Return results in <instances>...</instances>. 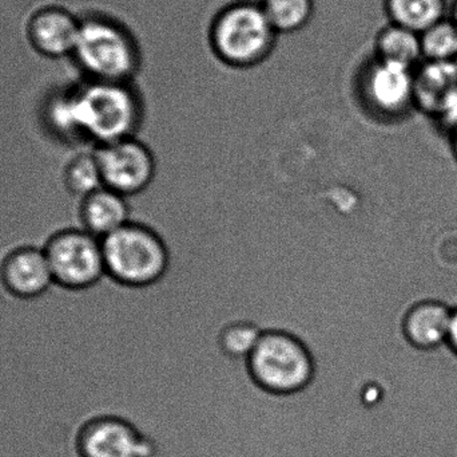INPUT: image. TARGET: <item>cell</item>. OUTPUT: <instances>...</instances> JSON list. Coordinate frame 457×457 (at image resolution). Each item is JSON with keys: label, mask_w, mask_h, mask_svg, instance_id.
I'll return each instance as SVG.
<instances>
[{"label": "cell", "mask_w": 457, "mask_h": 457, "mask_svg": "<svg viewBox=\"0 0 457 457\" xmlns=\"http://www.w3.org/2000/svg\"><path fill=\"white\" fill-rule=\"evenodd\" d=\"M46 118L62 139L96 148L138 136L144 102L133 83L85 80L51 97Z\"/></svg>", "instance_id": "1"}, {"label": "cell", "mask_w": 457, "mask_h": 457, "mask_svg": "<svg viewBox=\"0 0 457 457\" xmlns=\"http://www.w3.org/2000/svg\"><path fill=\"white\" fill-rule=\"evenodd\" d=\"M74 59L86 80L136 83L144 66L141 45L128 24L112 13L80 18Z\"/></svg>", "instance_id": "2"}, {"label": "cell", "mask_w": 457, "mask_h": 457, "mask_svg": "<svg viewBox=\"0 0 457 457\" xmlns=\"http://www.w3.org/2000/svg\"><path fill=\"white\" fill-rule=\"evenodd\" d=\"M104 187L130 198L144 192L157 172L154 153L137 137L94 148Z\"/></svg>", "instance_id": "9"}, {"label": "cell", "mask_w": 457, "mask_h": 457, "mask_svg": "<svg viewBox=\"0 0 457 457\" xmlns=\"http://www.w3.org/2000/svg\"><path fill=\"white\" fill-rule=\"evenodd\" d=\"M262 330L250 322H234L222 332L221 348L234 359H249L260 341Z\"/></svg>", "instance_id": "20"}, {"label": "cell", "mask_w": 457, "mask_h": 457, "mask_svg": "<svg viewBox=\"0 0 457 457\" xmlns=\"http://www.w3.org/2000/svg\"><path fill=\"white\" fill-rule=\"evenodd\" d=\"M451 19H453V23L457 26V0H453L450 4V13H448Z\"/></svg>", "instance_id": "23"}, {"label": "cell", "mask_w": 457, "mask_h": 457, "mask_svg": "<svg viewBox=\"0 0 457 457\" xmlns=\"http://www.w3.org/2000/svg\"><path fill=\"white\" fill-rule=\"evenodd\" d=\"M383 8L389 23L416 34L426 31L450 13L447 0H383Z\"/></svg>", "instance_id": "16"}, {"label": "cell", "mask_w": 457, "mask_h": 457, "mask_svg": "<svg viewBox=\"0 0 457 457\" xmlns=\"http://www.w3.org/2000/svg\"><path fill=\"white\" fill-rule=\"evenodd\" d=\"M43 250L54 284L62 289L91 292L106 276L101 239L79 225L55 231Z\"/></svg>", "instance_id": "6"}, {"label": "cell", "mask_w": 457, "mask_h": 457, "mask_svg": "<svg viewBox=\"0 0 457 457\" xmlns=\"http://www.w3.org/2000/svg\"><path fill=\"white\" fill-rule=\"evenodd\" d=\"M447 345L457 356V308L453 309V319H451L450 335H448Z\"/></svg>", "instance_id": "22"}, {"label": "cell", "mask_w": 457, "mask_h": 457, "mask_svg": "<svg viewBox=\"0 0 457 457\" xmlns=\"http://www.w3.org/2000/svg\"><path fill=\"white\" fill-rule=\"evenodd\" d=\"M211 46L234 69L262 66L276 53L279 34L257 0H238L222 8L211 26Z\"/></svg>", "instance_id": "3"}, {"label": "cell", "mask_w": 457, "mask_h": 457, "mask_svg": "<svg viewBox=\"0 0 457 457\" xmlns=\"http://www.w3.org/2000/svg\"><path fill=\"white\" fill-rule=\"evenodd\" d=\"M424 61H453L457 56V26L450 16L420 34Z\"/></svg>", "instance_id": "19"}, {"label": "cell", "mask_w": 457, "mask_h": 457, "mask_svg": "<svg viewBox=\"0 0 457 457\" xmlns=\"http://www.w3.org/2000/svg\"><path fill=\"white\" fill-rule=\"evenodd\" d=\"M359 109L378 123H396L415 106V69L368 56L354 75Z\"/></svg>", "instance_id": "4"}, {"label": "cell", "mask_w": 457, "mask_h": 457, "mask_svg": "<svg viewBox=\"0 0 457 457\" xmlns=\"http://www.w3.org/2000/svg\"><path fill=\"white\" fill-rule=\"evenodd\" d=\"M247 361L258 385L273 394H295L308 386L314 375L308 349L287 333H263Z\"/></svg>", "instance_id": "7"}, {"label": "cell", "mask_w": 457, "mask_h": 457, "mask_svg": "<svg viewBox=\"0 0 457 457\" xmlns=\"http://www.w3.org/2000/svg\"><path fill=\"white\" fill-rule=\"evenodd\" d=\"M106 275L128 286H146L168 268L165 244L149 228L128 223L102 239Z\"/></svg>", "instance_id": "5"}, {"label": "cell", "mask_w": 457, "mask_h": 457, "mask_svg": "<svg viewBox=\"0 0 457 457\" xmlns=\"http://www.w3.org/2000/svg\"><path fill=\"white\" fill-rule=\"evenodd\" d=\"M62 182L78 201L104 187L96 149L72 155L64 164Z\"/></svg>", "instance_id": "18"}, {"label": "cell", "mask_w": 457, "mask_h": 457, "mask_svg": "<svg viewBox=\"0 0 457 457\" xmlns=\"http://www.w3.org/2000/svg\"><path fill=\"white\" fill-rule=\"evenodd\" d=\"M453 309L440 300H421L403 317L405 341L419 351H432L448 343Z\"/></svg>", "instance_id": "12"}, {"label": "cell", "mask_w": 457, "mask_h": 457, "mask_svg": "<svg viewBox=\"0 0 457 457\" xmlns=\"http://www.w3.org/2000/svg\"><path fill=\"white\" fill-rule=\"evenodd\" d=\"M78 220L79 227L102 241L130 223L128 198L109 188H99L96 192L80 199Z\"/></svg>", "instance_id": "13"}, {"label": "cell", "mask_w": 457, "mask_h": 457, "mask_svg": "<svg viewBox=\"0 0 457 457\" xmlns=\"http://www.w3.org/2000/svg\"><path fill=\"white\" fill-rule=\"evenodd\" d=\"M434 118L439 123L440 128L447 131L448 136L457 134V90L443 105L442 109Z\"/></svg>", "instance_id": "21"}, {"label": "cell", "mask_w": 457, "mask_h": 457, "mask_svg": "<svg viewBox=\"0 0 457 457\" xmlns=\"http://www.w3.org/2000/svg\"><path fill=\"white\" fill-rule=\"evenodd\" d=\"M0 284L11 297L31 300L42 297L54 284L43 247L18 246L0 260Z\"/></svg>", "instance_id": "11"}, {"label": "cell", "mask_w": 457, "mask_h": 457, "mask_svg": "<svg viewBox=\"0 0 457 457\" xmlns=\"http://www.w3.org/2000/svg\"><path fill=\"white\" fill-rule=\"evenodd\" d=\"M261 7L279 35L303 32L317 16L316 0H261Z\"/></svg>", "instance_id": "17"}, {"label": "cell", "mask_w": 457, "mask_h": 457, "mask_svg": "<svg viewBox=\"0 0 457 457\" xmlns=\"http://www.w3.org/2000/svg\"><path fill=\"white\" fill-rule=\"evenodd\" d=\"M451 150H453V157L457 161V134L450 137Z\"/></svg>", "instance_id": "24"}, {"label": "cell", "mask_w": 457, "mask_h": 457, "mask_svg": "<svg viewBox=\"0 0 457 457\" xmlns=\"http://www.w3.org/2000/svg\"><path fill=\"white\" fill-rule=\"evenodd\" d=\"M453 63H455V66H456V69H457V56H456V58H455V59H453Z\"/></svg>", "instance_id": "25"}, {"label": "cell", "mask_w": 457, "mask_h": 457, "mask_svg": "<svg viewBox=\"0 0 457 457\" xmlns=\"http://www.w3.org/2000/svg\"><path fill=\"white\" fill-rule=\"evenodd\" d=\"M78 457H160V448L125 419L90 415L74 439Z\"/></svg>", "instance_id": "8"}, {"label": "cell", "mask_w": 457, "mask_h": 457, "mask_svg": "<svg viewBox=\"0 0 457 457\" xmlns=\"http://www.w3.org/2000/svg\"><path fill=\"white\" fill-rule=\"evenodd\" d=\"M373 55L383 61L416 69L424 61L420 34L388 21L376 32Z\"/></svg>", "instance_id": "15"}, {"label": "cell", "mask_w": 457, "mask_h": 457, "mask_svg": "<svg viewBox=\"0 0 457 457\" xmlns=\"http://www.w3.org/2000/svg\"><path fill=\"white\" fill-rule=\"evenodd\" d=\"M456 90L457 69L453 61H423L416 67V109L435 117Z\"/></svg>", "instance_id": "14"}, {"label": "cell", "mask_w": 457, "mask_h": 457, "mask_svg": "<svg viewBox=\"0 0 457 457\" xmlns=\"http://www.w3.org/2000/svg\"><path fill=\"white\" fill-rule=\"evenodd\" d=\"M79 30V16L59 4L35 8L24 27L29 47L47 59L71 58Z\"/></svg>", "instance_id": "10"}]
</instances>
